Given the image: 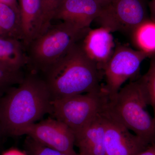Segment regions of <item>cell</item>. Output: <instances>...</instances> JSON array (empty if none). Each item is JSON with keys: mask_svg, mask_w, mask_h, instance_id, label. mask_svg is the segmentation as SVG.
<instances>
[{"mask_svg": "<svg viewBox=\"0 0 155 155\" xmlns=\"http://www.w3.org/2000/svg\"><path fill=\"white\" fill-rule=\"evenodd\" d=\"M0 37L23 41L19 9L15 5L0 3Z\"/></svg>", "mask_w": 155, "mask_h": 155, "instance_id": "15", "label": "cell"}, {"mask_svg": "<svg viewBox=\"0 0 155 155\" xmlns=\"http://www.w3.org/2000/svg\"><path fill=\"white\" fill-rule=\"evenodd\" d=\"M52 101L44 78L32 72L0 98V123L5 135L17 137L47 114Z\"/></svg>", "mask_w": 155, "mask_h": 155, "instance_id": "1", "label": "cell"}, {"mask_svg": "<svg viewBox=\"0 0 155 155\" xmlns=\"http://www.w3.org/2000/svg\"><path fill=\"white\" fill-rule=\"evenodd\" d=\"M95 1L99 3L100 5L103 8L111 2V0H95Z\"/></svg>", "mask_w": 155, "mask_h": 155, "instance_id": "24", "label": "cell"}, {"mask_svg": "<svg viewBox=\"0 0 155 155\" xmlns=\"http://www.w3.org/2000/svg\"><path fill=\"white\" fill-rule=\"evenodd\" d=\"M137 155H155V142L150 144L146 149Z\"/></svg>", "mask_w": 155, "mask_h": 155, "instance_id": "21", "label": "cell"}, {"mask_svg": "<svg viewBox=\"0 0 155 155\" xmlns=\"http://www.w3.org/2000/svg\"><path fill=\"white\" fill-rule=\"evenodd\" d=\"M25 74L22 69H14L0 64V97L23 81Z\"/></svg>", "mask_w": 155, "mask_h": 155, "instance_id": "17", "label": "cell"}, {"mask_svg": "<svg viewBox=\"0 0 155 155\" xmlns=\"http://www.w3.org/2000/svg\"><path fill=\"white\" fill-rule=\"evenodd\" d=\"M111 32L103 27L90 29L81 42L87 55L103 72L116 47Z\"/></svg>", "mask_w": 155, "mask_h": 155, "instance_id": "11", "label": "cell"}, {"mask_svg": "<svg viewBox=\"0 0 155 155\" xmlns=\"http://www.w3.org/2000/svg\"><path fill=\"white\" fill-rule=\"evenodd\" d=\"M23 147L25 155H70L45 146L28 136Z\"/></svg>", "mask_w": 155, "mask_h": 155, "instance_id": "19", "label": "cell"}, {"mask_svg": "<svg viewBox=\"0 0 155 155\" xmlns=\"http://www.w3.org/2000/svg\"><path fill=\"white\" fill-rule=\"evenodd\" d=\"M15 0H0V3H5L9 5H14Z\"/></svg>", "mask_w": 155, "mask_h": 155, "instance_id": "25", "label": "cell"}, {"mask_svg": "<svg viewBox=\"0 0 155 155\" xmlns=\"http://www.w3.org/2000/svg\"><path fill=\"white\" fill-rule=\"evenodd\" d=\"M19 11L23 41L28 46L46 31L41 0H19Z\"/></svg>", "mask_w": 155, "mask_h": 155, "instance_id": "12", "label": "cell"}, {"mask_svg": "<svg viewBox=\"0 0 155 155\" xmlns=\"http://www.w3.org/2000/svg\"><path fill=\"white\" fill-rule=\"evenodd\" d=\"M150 18L155 21V0H151L148 4Z\"/></svg>", "mask_w": 155, "mask_h": 155, "instance_id": "22", "label": "cell"}, {"mask_svg": "<svg viewBox=\"0 0 155 155\" xmlns=\"http://www.w3.org/2000/svg\"><path fill=\"white\" fill-rule=\"evenodd\" d=\"M150 18L146 0H111L96 19L111 32L130 35L138 25Z\"/></svg>", "mask_w": 155, "mask_h": 155, "instance_id": "7", "label": "cell"}, {"mask_svg": "<svg viewBox=\"0 0 155 155\" xmlns=\"http://www.w3.org/2000/svg\"><path fill=\"white\" fill-rule=\"evenodd\" d=\"M2 155H22L18 151L15 150H11L6 151Z\"/></svg>", "mask_w": 155, "mask_h": 155, "instance_id": "23", "label": "cell"}, {"mask_svg": "<svg viewBox=\"0 0 155 155\" xmlns=\"http://www.w3.org/2000/svg\"><path fill=\"white\" fill-rule=\"evenodd\" d=\"M78 155H79V154H78Z\"/></svg>", "mask_w": 155, "mask_h": 155, "instance_id": "27", "label": "cell"}, {"mask_svg": "<svg viewBox=\"0 0 155 155\" xmlns=\"http://www.w3.org/2000/svg\"><path fill=\"white\" fill-rule=\"evenodd\" d=\"M4 135H5V134L4 131H3L2 128L1 123H0V143H1V140H2L3 136Z\"/></svg>", "mask_w": 155, "mask_h": 155, "instance_id": "26", "label": "cell"}, {"mask_svg": "<svg viewBox=\"0 0 155 155\" xmlns=\"http://www.w3.org/2000/svg\"><path fill=\"white\" fill-rule=\"evenodd\" d=\"M109 97L103 90L75 95L54 101L51 114L74 134L82 130L104 110Z\"/></svg>", "mask_w": 155, "mask_h": 155, "instance_id": "5", "label": "cell"}, {"mask_svg": "<svg viewBox=\"0 0 155 155\" xmlns=\"http://www.w3.org/2000/svg\"><path fill=\"white\" fill-rule=\"evenodd\" d=\"M147 54L127 46L118 45L103 71L105 84L102 86L109 100L114 98L125 81L138 75Z\"/></svg>", "mask_w": 155, "mask_h": 155, "instance_id": "6", "label": "cell"}, {"mask_svg": "<svg viewBox=\"0 0 155 155\" xmlns=\"http://www.w3.org/2000/svg\"></svg>", "mask_w": 155, "mask_h": 155, "instance_id": "28", "label": "cell"}, {"mask_svg": "<svg viewBox=\"0 0 155 155\" xmlns=\"http://www.w3.org/2000/svg\"><path fill=\"white\" fill-rule=\"evenodd\" d=\"M101 113L75 134V145L79 149V155H105L104 128Z\"/></svg>", "mask_w": 155, "mask_h": 155, "instance_id": "13", "label": "cell"}, {"mask_svg": "<svg viewBox=\"0 0 155 155\" xmlns=\"http://www.w3.org/2000/svg\"><path fill=\"white\" fill-rule=\"evenodd\" d=\"M102 9L95 0H63L53 19H61L79 28H89Z\"/></svg>", "mask_w": 155, "mask_h": 155, "instance_id": "10", "label": "cell"}, {"mask_svg": "<svg viewBox=\"0 0 155 155\" xmlns=\"http://www.w3.org/2000/svg\"><path fill=\"white\" fill-rule=\"evenodd\" d=\"M79 42L44 73L52 101L100 91L103 73Z\"/></svg>", "mask_w": 155, "mask_h": 155, "instance_id": "2", "label": "cell"}, {"mask_svg": "<svg viewBox=\"0 0 155 155\" xmlns=\"http://www.w3.org/2000/svg\"><path fill=\"white\" fill-rule=\"evenodd\" d=\"M23 135L51 148L70 155H78L74 150V132L55 119L50 118L32 124L24 130Z\"/></svg>", "mask_w": 155, "mask_h": 155, "instance_id": "9", "label": "cell"}, {"mask_svg": "<svg viewBox=\"0 0 155 155\" xmlns=\"http://www.w3.org/2000/svg\"><path fill=\"white\" fill-rule=\"evenodd\" d=\"M137 50L151 58L155 56V21L149 18L138 25L130 35Z\"/></svg>", "mask_w": 155, "mask_h": 155, "instance_id": "16", "label": "cell"}, {"mask_svg": "<svg viewBox=\"0 0 155 155\" xmlns=\"http://www.w3.org/2000/svg\"><path fill=\"white\" fill-rule=\"evenodd\" d=\"M148 100L140 78L121 87L107 107L122 124L150 144L155 142V118L147 110Z\"/></svg>", "mask_w": 155, "mask_h": 155, "instance_id": "3", "label": "cell"}, {"mask_svg": "<svg viewBox=\"0 0 155 155\" xmlns=\"http://www.w3.org/2000/svg\"><path fill=\"white\" fill-rule=\"evenodd\" d=\"M100 114L104 128L105 155H137L150 145L131 133L110 110L107 104Z\"/></svg>", "mask_w": 155, "mask_h": 155, "instance_id": "8", "label": "cell"}, {"mask_svg": "<svg viewBox=\"0 0 155 155\" xmlns=\"http://www.w3.org/2000/svg\"><path fill=\"white\" fill-rule=\"evenodd\" d=\"M63 0H41L43 14L44 18L45 26L47 30L53 19L56 11Z\"/></svg>", "mask_w": 155, "mask_h": 155, "instance_id": "20", "label": "cell"}, {"mask_svg": "<svg viewBox=\"0 0 155 155\" xmlns=\"http://www.w3.org/2000/svg\"><path fill=\"white\" fill-rule=\"evenodd\" d=\"M22 43L19 40L0 37V64L14 69H22L28 64Z\"/></svg>", "mask_w": 155, "mask_h": 155, "instance_id": "14", "label": "cell"}, {"mask_svg": "<svg viewBox=\"0 0 155 155\" xmlns=\"http://www.w3.org/2000/svg\"><path fill=\"white\" fill-rule=\"evenodd\" d=\"M151 58L149 67L146 73L140 77L155 118V56Z\"/></svg>", "mask_w": 155, "mask_h": 155, "instance_id": "18", "label": "cell"}, {"mask_svg": "<svg viewBox=\"0 0 155 155\" xmlns=\"http://www.w3.org/2000/svg\"><path fill=\"white\" fill-rule=\"evenodd\" d=\"M90 29L79 28L64 22L50 25L28 46V64L32 72L44 74L73 45L81 41Z\"/></svg>", "mask_w": 155, "mask_h": 155, "instance_id": "4", "label": "cell"}]
</instances>
